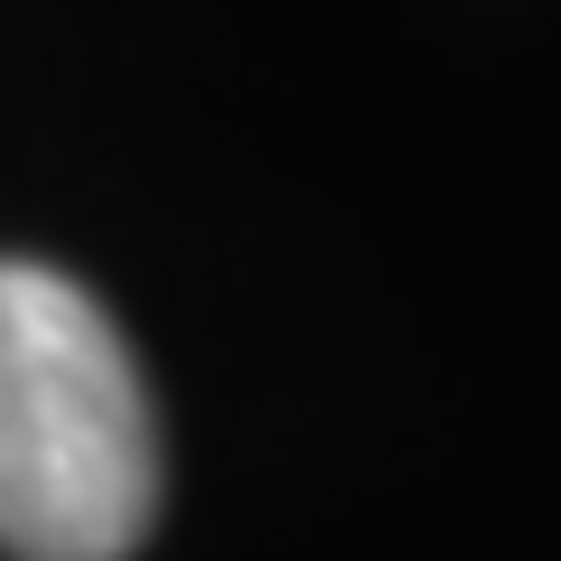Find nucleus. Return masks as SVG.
<instances>
[{
	"mask_svg": "<svg viewBox=\"0 0 561 561\" xmlns=\"http://www.w3.org/2000/svg\"><path fill=\"white\" fill-rule=\"evenodd\" d=\"M160 524V412L76 280L0 262V552L131 561Z\"/></svg>",
	"mask_w": 561,
	"mask_h": 561,
	"instance_id": "obj_1",
	"label": "nucleus"
}]
</instances>
